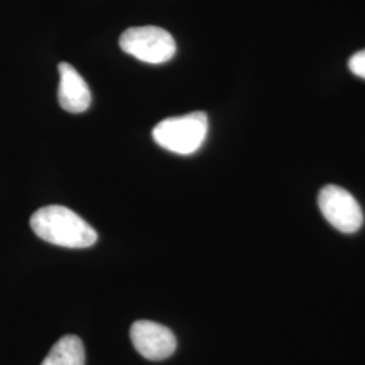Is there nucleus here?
<instances>
[{
  "label": "nucleus",
  "instance_id": "obj_5",
  "mask_svg": "<svg viewBox=\"0 0 365 365\" xmlns=\"http://www.w3.org/2000/svg\"><path fill=\"white\" fill-rule=\"evenodd\" d=\"M130 339L135 351L152 361L168 359L178 346L176 337L170 329L152 321L134 322Z\"/></svg>",
  "mask_w": 365,
  "mask_h": 365
},
{
  "label": "nucleus",
  "instance_id": "obj_6",
  "mask_svg": "<svg viewBox=\"0 0 365 365\" xmlns=\"http://www.w3.org/2000/svg\"><path fill=\"white\" fill-rule=\"evenodd\" d=\"M60 84H58V103L71 114H80L88 110L91 105V91L86 80L78 71L68 64H58Z\"/></svg>",
  "mask_w": 365,
  "mask_h": 365
},
{
  "label": "nucleus",
  "instance_id": "obj_7",
  "mask_svg": "<svg viewBox=\"0 0 365 365\" xmlns=\"http://www.w3.org/2000/svg\"><path fill=\"white\" fill-rule=\"evenodd\" d=\"M86 353L81 339L66 336L58 339L41 365H84Z\"/></svg>",
  "mask_w": 365,
  "mask_h": 365
},
{
  "label": "nucleus",
  "instance_id": "obj_3",
  "mask_svg": "<svg viewBox=\"0 0 365 365\" xmlns=\"http://www.w3.org/2000/svg\"><path fill=\"white\" fill-rule=\"evenodd\" d=\"M120 49L146 64H164L176 53V42L161 27H130L119 38Z\"/></svg>",
  "mask_w": 365,
  "mask_h": 365
},
{
  "label": "nucleus",
  "instance_id": "obj_1",
  "mask_svg": "<svg viewBox=\"0 0 365 365\" xmlns=\"http://www.w3.org/2000/svg\"><path fill=\"white\" fill-rule=\"evenodd\" d=\"M30 226L41 240L64 248H90L98 241L91 225L64 206L41 207L31 215Z\"/></svg>",
  "mask_w": 365,
  "mask_h": 365
},
{
  "label": "nucleus",
  "instance_id": "obj_8",
  "mask_svg": "<svg viewBox=\"0 0 365 365\" xmlns=\"http://www.w3.org/2000/svg\"><path fill=\"white\" fill-rule=\"evenodd\" d=\"M349 69L354 76L365 78V49L360 52L354 53L349 58Z\"/></svg>",
  "mask_w": 365,
  "mask_h": 365
},
{
  "label": "nucleus",
  "instance_id": "obj_4",
  "mask_svg": "<svg viewBox=\"0 0 365 365\" xmlns=\"http://www.w3.org/2000/svg\"><path fill=\"white\" fill-rule=\"evenodd\" d=\"M318 206L327 221L345 235L356 233L364 222V214L354 196L339 185L329 184L319 191Z\"/></svg>",
  "mask_w": 365,
  "mask_h": 365
},
{
  "label": "nucleus",
  "instance_id": "obj_2",
  "mask_svg": "<svg viewBox=\"0 0 365 365\" xmlns=\"http://www.w3.org/2000/svg\"><path fill=\"white\" fill-rule=\"evenodd\" d=\"M209 131V118L203 111L167 118L153 129L157 145L176 155H192L203 145Z\"/></svg>",
  "mask_w": 365,
  "mask_h": 365
}]
</instances>
